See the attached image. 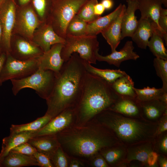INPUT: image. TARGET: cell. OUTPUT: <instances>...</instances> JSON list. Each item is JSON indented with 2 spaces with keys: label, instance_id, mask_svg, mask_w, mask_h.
<instances>
[{
  "label": "cell",
  "instance_id": "cell-1",
  "mask_svg": "<svg viewBox=\"0 0 167 167\" xmlns=\"http://www.w3.org/2000/svg\"><path fill=\"white\" fill-rule=\"evenodd\" d=\"M56 135L60 146L69 157L79 159L87 165L89 160L95 154L121 143L109 129L94 119Z\"/></svg>",
  "mask_w": 167,
  "mask_h": 167
},
{
  "label": "cell",
  "instance_id": "cell-2",
  "mask_svg": "<svg viewBox=\"0 0 167 167\" xmlns=\"http://www.w3.org/2000/svg\"><path fill=\"white\" fill-rule=\"evenodd\" d=\"M87 72L84 61L77 53H73L55 75L52 91L46 100L45 113L52 118L66 109L75 108L82 94Z\"/></svg>",
  "mask_w": 167,
  "mask_h": 167
},
{
  "label": "cell",
  "instance_id": "cell-3",
  "mask_svg": "<svg viewBox=\"0 0 167 167\" xmlns=\"http://www.w3.org/2000/svg\"><path fill=\"white\" fill-rule=\"evenodd\" d=\"M119 96L111 84L87 72L80 99L75 108V126L83 125L100 113L109 109Z\"/></svg>",
  "mask_w": 167,
  "mask_h": 167
},
{
  "label": "cell",
  "instance_id": "cell-4",
  "mask_svg": "<svg viewBox=\"0 0 167 167\" xmlns=\"http://www.w3.org/2000/svg\"><path fill=\"white\" fill-rule=\"evenodd\" d=\"M93 119L109 129L121 142L131 145L151 141L158 124L128 118L109 109Z\"/></svg>",
  "mask_w": 167,
  "mask_h": 167
},
{
  "label": "cell",
  "instance_id": "cell-5",
  "mask_svg": "<svg viewBox=\"0 0 167 167\" xmlns=\"http://www.w3.org/2000/svg\"><path fill=\"white\" fill-rule=\"evenodd\" d=\"M89 0H53L46 22L55 32L65 39L67 26L83 6Z\"/></svg>",
  "mask_w": 167,
  "mask_h": 167
},
{
  "label": "cell",
  "instance_id": "cell-6",
  "mask_svg": "<svg viewBox=\"0 0 167 167\" xmlns=\"http://www.w3.org/2000/svg\"><path fill=\"white\" fill-rule=\"evenodd\" d=\"M65 42L61 51V56L64 62L71 55L77 53L85 61L96 64V54L99 50V42L96 36H66Z\"/></svg>",
  "mask_w": 167,
  "mask_h": 167
},
{
  "label": "cell",
  "instance_id": "cell-7",
  "mask_svg": "<svg viewBox=\"0 0 167 167\" xmlns=\"http://www.w3.org/2000/svg\"><path fill=\"white\" fill-rule=\"evenodd\" d=\"M54 73L50 70L38 69L34 73L26 77L12 79V91L16 96L22 89L29 88L34 90L41 98L46 100L50 94L54 85Z\"/></svg>",
  "mask_w": 167,
  "mask_h": 167
},
{
  "label": "cell",
  "instance_id": "cell-8",
  "mask_svg": "<svg viewBox=\"0 0 167 167\" xmlns=\"http://www.w3.org/2000/svg\"><path fill=\"white\" fill-rule=\"evenodd\" d=\"M43 22L39 19L31 2L23 6H17L12 35H18L32 41L34 31Z\"/></svg>",
  "mask_w": 167,
  "mask_h": 167
},
{
  "label": "cell",
  "instance_id": "cell-9",
  "mask_svg": "<svg viewBox=\"0 0 167 167\" xmlns=\"http://www.w3.org/2000/svg\"><path fill=\"white\" fill-rule=\"evenodd\" d=\"M38 69L37 58L26 60L18 59L11 54H6V61L0 75L1 84L8 80L27 77Z\"/></svg>",
  "mask_w": 167,
  "mask_h": 167
},
{
  "label": "cell",
  "instance_id": "cell-10",
  "mask_svg": "<svg viewBox=\"0 0 167 167\" xmlns=\"http://www.w3.org/2000/svg\"><path fill=\"white\" fill-rule=\"evenodd\" d=\"M17 6L13 0H5L0 7V24L2 30V52L11 53V41L15 22Z\"/></svg>",
  "mask_w": 167,
  "mask_h": 167
},
{
  "label": "cell",
  "instance_id": "cell-11",
  "mask_svg": "<svg viewBox=\"0 0 167 167\" xmlns=\"http://www.w3.org/2000/svg\"><path fill=\"white\" fill-rule=\"evenodd\" d=\"M11 49V54L16 59L22 60L37 58L44 53L32 41L17 34L12 36Z\"/></svg>",
  "mask_w": 167,
  "mask_h": 167
},
{
  "label": "cell",
  "instance_id": "cell-12",
  "mask_svg": "<svg viewBox=\"0 0 167 167\" xmlns=\"http://www.w3.org/2000/svg\"><path fill=\"white\" fill-rule=\"evenodd\" d=\"M76 120L75 108L66 109L51 120L37 132L36 136L56 135L75 126Z\"/></svg>",
  "mask_w": 167,
  "mask_h": 167
},
{
  "label": "cell",
  "instance_id": "cell-13",
  "mask_svg": "<svg viewBox=\"0 0 167 167\" xmlns=\"http://www.w3.org/2000/svg\"><path fill=\"white\" fill-rule=\"evenodd\" d=\"M32 41L44 52L49 50L52 45L58 43L64 44L65 39L59 36L48 22H43L34 31Z\"/></svg>",
  "mask_w": 167,
  "mask_h": 167
},
{
  "label": "cell",
  "instance_id": "cell-14",
  "mask_svg": "<svg viewBox=\"0 0 167 167\" xmlns=\"http://www.w3.org/2000/svg\"><path fill=\"white\" fill-rule=\"evenodd\" d=\"M63 45L61 43L54 44L49 50L37 58L38 69L51 71L55 75L59 73L64 62L61 54Z\"/></svg>",
  "mask_w": 167,
  "mask_h": 167
},
{
  "label": "cell",
  "instance_id": "cell-15",
  "mask_svg": "<svg viewBox=\"0 0 167 167\" xmlns=\"http://www.w3.org/2000/svg\"><path fill=\"white\" fill-rule=\"evenodd\" d=\"M134 49L133 42L128 41L118 51L116 50L104 56L100 54L97 52L96 54V59L99 62H105L110 65L119 67L123 61L130 60H136L139 58V56L134 51Z\"/></svg>",
  "mask_w": 167,
  "mask_h": 167
},
{
  "label": "cell",
  "instance_id": "cell-16",
  "mask_svg": "<svg viewBox=\"0 0 167 167\" xmlns=\"http://www.w3.org/2000/svg\"><path fill=\"white\" fill-rule=\"evenodd\" d=\"M157 28L159 29L157 25L151 19L140 18L137 28L131 37L132 39L139 47L146 49L149 39Z\"/></svg>",
  "mask_w": 167,
  "mask_h": 167
},
{
  "label": "cell",
  "instance_id": "cell-17",
  "mask_svg": "<svg viewBox=\"0 0 167 167\" xmlns=\"http://www.w3.org/2000/svg\"><path fill=\"white\" fill-rule=\"evenodd\" d=\"M127 7L123 16L121 25V39L131 37L138 26V21L135 15L138 10L137 0H127Z\"/></svg>",
  "mask_w": 167,
  "mask_h": 167
},
{
  "label": "cell",
  "instance_id": "cell-18",
  "mask_svg": "<svg viewBox=\"0 0 167 167\" xmlns=\"http://www.w3.org/2000/svg\"><path fill=\"white\" fill-rule=\"evenodd\" d=\"M137 1L138 10L141 13L140 18L150 19L157 25L163 34V38L167 46V34L163 32L158 23L160 10L162 7L161 0H137Z\"/></svg>",
  "mask_w": 167,
  "mask_h": 167
},
{
  "label": "cell",
  "instance_id": "cell-19",
  "mask_svg": "<svg viewBox=\"0 0 167 167\" xmlns=\"http://www.w3.org/2000/svg\"><path fill=\"white\" fill-rule=\"evenodd\" d=\"M28 142L34 147L37 152L45 155L50 159L60 146L56 135L35 136Z\"/></svg>",
  "mask_w": 167,
  "mask_h": 167
},
{
  "label": "cell",
  "instance_id": "cell-20",
  "mask_svg": "<svg viewBox=\"0 0 167 167\" xmlns=\"http://www.w3.org/2000/svg\"><path fill=\"white\" fill-rule=\"evenodd\" d=\"M123 4L120 3L112 12L103 17L100 16L87 24L86 35L96 36L107 29L121 12Z\"/></svg>",
  "mask_w": 167,
  "mask_h": 167
},
{
  "label": "cell",
  "instance_id": "cell-21",
  "mask_svg": "<svg viewBox=\"0 0 167 167\" xmlns=\"http://www.w3.org/2000/svg\"><path fill=\"white\" fill-rule=\"evenodd\" d=\"M126 7L123 4L122 9L110 25L101 33L110 45L111 52L115 51L121 39V25L123 16Z\"/></svg>",
  "mask_w": 167,
  "mask_h": 167
},
{
  "label": "cell",
  "instance_id": "cell-22",
  "mask_svg": "<svg viewBox=\"0 0 167 167\" xmlns=\"http://www.w3.org/2000/svg\"><path fill=\"white\" fill-rule=\"evenodd\" d=\"M109 109L130 116L139 115L141 110L140 103L136 98L120 95Z\"/></svg>",
  "mask_w": 167,
  "mask_h": 167
},
{
  "label": "cell",
  "instance_id": "cell-23",
  "mask_svg": "<svg viewBox=\"0 0 167 167\" xmlns=\"http://www.w3.org/2000/svg\"><path fill=\"white\" fill-rule=\"evenodd\" d=\"M38 131L10 133L9 136L3 139L0 158L6 155L13 148L19 144L27 142L36 136Z\"/></svg>",
  "mask_w": 167,
  "mask_h": 167
},
{
  "label": "cell",
  "instance_id": "cell-24",
  "mask_svg": "<svg viewBox=\"0 0 167 167\" xmlns=\"http://www.w3.org/2000/svg\"><path fill=\"white\" fill-rule=\"evenodd\" d=\"M39 165L33 156L10 152L0 158V167H21Z\"/></svg>",
  "mask_w": 167,
  "mask_h": 167
},
{
  "label": "cell",
  "instance_id": "cell-25",
  "mask_svg": "<svg viewBox=\"0 0 167 167\" xmlns=\"http://www.w3.org/2000/svg\"><path fill=\"white\" fill-rule=\"evenodd\" d=\"M151 141L131 145L126 150V161L129 162L136 160L147 164L148 155L153 151Z\"/></svg>",
  "mask_w": 167,
  "mask_h": 167
},
{
  "label": "cell",
  "instance_id": "cell-26",
  "mask_svg": "<svg viewBox=\"0 0 167 167\" xmlns=\"http://www.w3.org/2000/svg\"><path fill=\"white\" fill-rule=\"evenodd\" d=\"M84 66L88 73L101 78L111 85L118 78L127 74L124 71L120 69L98 68L85 61Z\"/></svg>",
  "mask_w": 167,
  "mask_h": 167
},
{
  "label": "cell",
  "instance_id": "cell-27",
  "mask_svg": "<svg viewBox=\"0 0 167 167\" xmlns=\"http://www.w3.org/2000/svg\"><path fill=\"white\" fill-rule=\"evenodd\" d=\"M100 153L110 166H118L126 159V150L119 145L105 148Z\"/></svg>",
  "mask_w": 167,
  "mask_h": 167
},
{
  "label": "cell",
  "instance_id": "cell-28",
  "mask_svg": "<svg viewBox=\"0 0 167 167\" xmlns=\"http://www.w3.org/2000/svg\"><path fill=\"white\" fill-rule=\"evenodd\" d=\"M139 102L142 112L148 118L151 119L159 118L167 109V105L158 99Z\"/></svg>",
  "mask_w": 167,
  "mask_h": 167
},
{
  "label": "cell",
  "instance_id": "cell-29",
  "mask_svg": "<svg viewBox=\"0 0 167 167\" xmlns=\"http://www.w3.org/2000/svg\"><path fill=\"white\" fill-rule=\"evenodd\" d=\"M164 41L163 34L157 28L149 40L148 46L156 58L167 60V51Z\"/></svg>",
  "mask_w": 167,
  "mask_h": 167
},
{
  "label": "cell",
  "instance_id": "cell-30",
  "mask_svg": "<svg viewBox=\"0 0 167 167\" xmlns=\"http://www.w3.org/2000/svg\"><path fill=\"white\" fill-rule=\"evenodd\" d=\"M134 85V81L127 74L118 78L111 85L113 90L118 95L136 98Z\"/></svg>",
  "mask_w": 167,
  "mask_h": 167
},
{
  "label": "cell",
  "instance_id": "cell-31",
  "mask_svg": "<svg viewBox=\"0 0 167 167\" xmlns=\"http://www.w3.org/2000/svg\"><path fill=\"white\" fill-rule=\"evenodd\" d=\"M52 119L49 115H45L32 122L21 125H11L10 128V133L23 132L37 131L44 126Z\"/></svg>",
  "mask_w": 167,
  "mask_h": 167
},
{
  "label": "cell",
  "instance_id": "cell-32",
  "mask_svg": "<svg viewBox=\"0 0 167 167\" xmlns=\"http://www.w3.org/2000/svg\"><path fill=\"white\" fill-rule=\"evenodd\" d=\"M88 23L75 15L68 24L66 31V35L77 36L86 35Z\"/></svg>",
  "mask_w": 167,
  "mask_h": 167
},
{
  "label": "cell",
  "instance_id": "cell-33",
  "mask_svg": "<svg viewBox=\"0 0 167 167\" xmlns=\"http://www.w3.org/2000/svg\"><path fill=\"white\" fill-rule=\"evenodd\" d=\"M134 89L136 94V99L140 102L148 101L159 99L165 92L162 88H156L148 86L143 89H138L134 87Z\"/></svg>",
  "mask_w": 167,
  "mask_h": 167
},
{
  "label": "cell",
  "instance_id": "cell-34",
  "mask_svg": "<svg viewBox=\"0 0 167 167\" xmlns=\"http://www.w3.org/2000/svg\"><path fill=\"white\" fill-rule=\"evenodd\" d=\"M53 0H32L31 3L40 19L43 22L47 21Z\"/></svg>",
  "mask_w": 167,
  "mask_h": 167
},
{
  "label": "cell",
  "instance_id": "cell-35",
  "mask_svg": "<svg viewBox=\"0 0 167 167\" xmlns=\"http://www.w3.org/2000/svg\"><path fill=\"white\" fill-rule=\"evenodd\" d=\"M97 0H89L81 7L76 15L87 23L91 22L101 16L96 15L94 6L98 3Z\"/></svg>",
  "mask_w": 167,
  "mask_h": 167
},
{
  "label": "cell",
  "instance_id": "cell-36",
  "mask_svg": "<svg viewBox=\"0 0 167 167\" xmlns=\"http://www.w3.org/2000/svg\"><path fill=\"white\" fill-rule=\"evenodd\" d=\"M153 63L156 74L162 81V88L165 92H167V60L156 58Z\"/></svg>",
  "mask_w": 167,
  "mask_h": 167
},
{
  "label": "cell",
  "instance_id": "cell-37",
  "mask_svg": "<svg viewBox=\"0 0 167 167\" xmlns=\"http://www.w3.org/2000/svg\"><path fill=\"white\" fill-rule=\"evenodd\" d=\"M69 160L70 157L60 146L50 158L54 167H69Z\"/></svg>",
  "mask_w": 167,
  "mask_h": 167
},
{
  "label": "cell",
  "instance_id": "cell-38",
  "mask_svg": "<svg viewBox=\"0 0 167 167\" xmlns=\"http://www.w3.org/2000/svg\"><path fill=\"white\" fill-rule=\"evenodd\" d=\"M11 151L28 156H33L37 151L34 147L27 142L19 144L13 148Z\"/></svg>",
  "mask_w": 167,
  "mask_h": 167
},
{
  "label": "cell",
  "instance_id": "cell-39",
  "mask_svg": "<svg viewBox=\"0 0 167 167\" xmlns=\"http://www.w3.org/2000/svg\"><path fill=\"white\" fill-rule=\"evenodd\" d=\"M87 166L109 167V165L103 157L99 152L92 156L87 162Z\"/></svg>",
  "mask_w": 167,
  "mask_h": 167
},
{
  "label": "cell",
  "instance_id": "cell-40",
  "mask_svg": "<svg viewBox=\"0 0 167 167\" xmlns=\"http://www.w3.org/2000/svg\"><path fill=\"white\" fill-rule=\"evenodd\" d=\"M34 158L41 167H54L50 158L45 155L37 151L34 155Z\"/></svg>",
  "mask_w": 167,
  "mask_h": 167
},
{
  "label": "cell",
  "instance_id": "cell-41",
  "mask_svg": "<svg viewBox=\"0 0 167 167\" xmlns=\"http://www.w3.org/2000/svg\"><path fill=\"white\" fill-rule=\"evenodd\" d=\"M158 124L155 133V135H158L167 130V109L166 110Z\"/></svg>",
  "mask_w": 167,
  "mask_h": 167
},
{
  "label": "cell",
  "instance_id": "cell-42",
  "mask_svg": "<svg viewBox=\"0 0 167 167\" xmlns=\"http://www.w3.org/2000/svg\"><path fill=\"white\" fill-rule=\"evenodd\" d=\"M158 155L156 152L153 151L151 152L148 157L147 164L150 166H154L158 160Z\"/></svg>",
  "mask_w": 167,
  "mask_h": 167
},
{
  "label": "cell",
  "instance_id": "cell-43",
  "mask_svg": "<svg viewBox=\"0 0 167 167\" xmlns=\"http://www.w3.org/2000/svg\"><path fill=\"white\" fill-rule=\"evenodd\" d=\"M86 166H87V165L83 161L76 158L70 157L69 167H83Z\"/></svg>",
  "mask_w": 167,
  "mask_h": 167
},
{
  "label": "cell",
  "instance_id": "cell-44",
  "mask_svg": "<svg viewBox=\"0 0 167 167\" xmlns=\"http://www.w3.org/2000/svg\"><path fill=\"white\" fill-rule=\"evenodd\" d=\"M158 23L160 28L163 32L167 34V16H160Z\"/></svg>",
  "mask_w": 167,
  "mask_h": 167
},
{
  "label": "cell",
  "instance_id": "cell-45",
  "mask_svg": "<svg viewBox=\"0 0 167 167\" xmlns=\"http://www.w3.org/2000/svg\"><path fill=\"white\" fill-rule=\"evenodd\" d=\"M159 148L162 152L166 154L167 152V136L165 135L161 139L159 143Z\"/></svg>",
  "mask_w": 167,
  "mask_h": 167
},
{
  "label": "cell",
  "instance_id": "cell-46",
  "mask_svg": "<svg viewBox=\"0 0 167 167\" xmlns=\"http://www.w3.org/2000/svg\"><path fill=\"white\" fill-rule=\"evenodd\" d=\"M105 9L101 3H97L94 6L95 14L98 16H101L105 11Z\"/></svg>",
  "mask_w": 167,
  "mask_h": 167
},
{
  "label": "cell",
  "instance_id": "cell-47",
  "mask_svg": "<svg viewBox=\"0 0 167 167\" xmlns=\"http://www.w3.org/2000/svg\"><path fill=\"white\" fill-rule=\"evenodd\" d=\"M105 9L109 10L113 7V2L112 0H102L101 2Z\"/></svg>",
  "mask_w": 167,
  "mask_h": 167
},
{
  "label": "cell",
  "instance_id": "cell-48",
  "mask_svg": "<svg viewBox=\"0 0 167 167\" xmlns=\"http://www.w3.org/2000/svg\"><path fill=\"white\" fill-rule=\"evenodd\" d=\"M6 54L3 52L0 55V78L1 72L5 63L6 59ZM2 84L0 82V86H1Z\"/></svg>",
  "mask_w": 167,
  "mask_h": 167
},
{
  "label": "cell",
  "instance_id": "cell-49",
  "mask_svg": "<svg viewBox=\"0 0 167 167\" xmlns=\"http://www.w3.org/2000/svg\"><path fill=\"white\" fill-rule=\"evenodd\" d=\"M17 6H22L30 3L32 0H13Z\"/></svg>",
  "mask_w": 167,
  "mask_h": 167
},
{
  "label": "cell",
  "instance_id": "cell-50",
  "mask_svg": "<svg viewBox=\"0 0 167 167\" xmlns=\"http://www.w3.org/2000/svg\"><path fill=\"white\" fill-rule=\"evenodd\" d=\"M158 160H159V165L160 167H167V160L166 157L161 155L159 156Z\"/></svg>",
  "mask_w": 167,
  "mask_h": 167
},
{
  "label": "cell",
  "instance_id": "cell-51",
  "mask_svg": "<svg viewBox=\"0 0 167 167\" xmlns=\"http://www.w3.org/2000/svg\"><path fill=\"white\" fill-rule=\"evenodd\" d=\"M158 99L163 103L167 105V92H164Z\"/></svg>",
  "mask_w": 167,
  "mask_h": 167
},
{
  "label": "cell",
  "instance_id": "cell-52",
  "mask_svg": "<svg viewBox=\"0 0 167 167\" xmlns=\"http://www.w3.org/2000/svg\"><path fill=\"white\" fill-rule=\"evenodd\" d=\"M160 15L162 16H167V9L162 7L160 10Z\"/></svg>",
  "mask_w": 167,
  "mask_h": 167
},
{
  "label": "cell",
  "instance_id": "cell-53",
  "mask_svg": "<svg viewBox=\"0 0 167 167\" xmlns=\"http://www.w3.org/2000/svg\"><path fill=\"white\" fill-rule=\"evenodd\" d=\"M2 36V28H1V25L0 24V55L3 53L2 51L1 47V45Z\"/></svg>",
  "mask_w": 167,
  "mask_h": 167
},
{
  "label": "cell",
  "instance_id": "cell-54",
  "mask_svg": "<svg viewBox=\"0 0 167 167\" xmlns=\"http://www.w3.org/2000/svg\"><path fill=\"white\" fill-rule=\"evenodd\" d=\"M162 4H163L165 7H167V0H161Z\"/></svg>",
  "mask_w": 167,
  "mask_h": 167
},
{
  "label": "cell",
  "instance_id": "cell-55",
  "mask_svg": "<svg viewBox=\"0 0 167 167\" xmlns=\"http://www.w3.org/2000/svg\"><path fill=\"white\" fill-rule=\"evenodd\" d=\"M5 0H0V7Z\"/></svg>",
  "mask_w": 167,
  "mask_h": 167
}]
</instances>
